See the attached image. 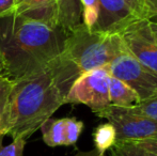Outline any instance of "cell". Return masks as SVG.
<instances>
[{
    "label": "cell",
    "mask_w": 157,
    "mask_h": 156,
    "mask_svg": "<svg viewBox=\"0 0 157 156\" xmlns=\"http://www.w3.org/2000/svg\"><path fill=\"white\" fill-rule=\"evenodd\" d=\"M95 150L99 154H106L117 142V131L111 123H103L93 131Z\"/></svg>",
    "instance_id": "cell-13"
},
{
    "label": "cell",
    "mask_w": 157,
    "mask_h": 156,
    "mask_svg": "<svg viewBox=\"0 0 157 156\" xmlns=\"http://www.w3.org/2000/svg\"><path fill=\"white\" fill-rule=\"evenodd\" d=\"M110 75L128 85L140 97V102L157 93V72L150 70L130 56L122 52L108 65Z\"/></svg>",
    "instance_id": "cell-6"
},
{
    "label": "cell",
    "mask_w": 157,
    "mask_h": 156,
    "mask_svg": "<svg viewBox=\"0 0 157 156\" xmlns=\"http://www.w3.org/2000/svg\"><path fill=\"white\" fill-rule=\"evenodd\" d=\"M40 129L43 141L48 146H65V118L48 119Z\"/></svg>",
    "instance_id": "cell-12"
},
{
    "label": "cell",
    "mask_w": 157,
    "mask_h": 156,
    "mask_svg": "<svg viewBox=\"0 0 157 156\" xmlns=\"http://www.w3.org/2000/svg\"><path fill=\"white\" fill-rule=\"evenodd\" d=\"M95 21L91 31L119 34L139 18L126 0H94Z\"/></svg>",
    "instance_id": "cell-8"
},
{
    "label": "cell",
    "mask_w": 157,
    "mask_h": 156,
    "mask_svg": "<svg viewBox=\"0 0 157 156\" xmlns=\"http://www.w3.org/2000/svg\"><path fill=\"white\" fill-rule=\"evenodd\" d=\"M14 14L52 27L60 26L57 0H15Z\"/></svg>",
    "instance_id": "cell-9"
},
{
    "label": "cell",
    "mask_w": 157,
    "mask_h": 156,
    "mask_svg": "<svg viewBox=\"0 0 157 156\" xmlns=\"http://www.w3.org/2000/svg\"><path fill=\"white\" fill-rule=\"evenodd\" d=\"M140 17L157 25V0H140Z\"/></svg>",
    "instance_id": "cell-18"
},
{
    "label": "cell",
    "mask_w": 157,
    "mask_h": 156,
    "mask_svg": "<svg viewBox=\"0 0 157 156\" xmlns=\"http://www.w3.org/2000/svg\"><path fill=\"white\" fill-rule=\"evenodd\" d=\"M125 50L141 64L157 72V41L150 23L137 19L119 33Z\"/></svg>",
    "instance_id": "cell-7"
},
{
    "label": "cell",
    "mask_w": 157,
    "mask_h": 156,
    "mask_svg": "<svg viewBox=\"0 0 157 156\" xmlns=\"http://www.w3.org/2000/svg\"><path fill=\"white\" fill-rule=\"evenodd\" d=\"M129 109L137 115L143 116L157 122V93L153 94L149 98L141 101L138 105Z\"/></svg>",
    "instance_id": "cell-15"
},
{
    "label": "cell",
    "mask_w": 157,
    "mask_h": 156,
    "mask_svg": "<svg viewBox=\"0 0 157 156\" xmlns=\"http://www.w3.org/2000/svg\"><path fill=\"white\" fill-rule=\"evenodd\" d=\"M108 156H155L132 141H117Z\"/></svg>",
    "instance_id": "cell-14"
},
{
    "label": "cell",
    "mask_w": 157,
    "mask_h": 156,
    "mask_svg": "<svg viewBox=\"0 0 157 156\" xmlns=\"http://www.w3.org/2000/svg\"><path fill=\"white\" fill-rule=\"evenodd\" d=\"M110 72L108 67H99L80 75L70 88L65 103L82 104L93 112L109 106Z\"/></svg>",
    "instance_id": "cell-4"
},
{
    "label": "cell",
    "mask_w": 157,
    "mask_h": 156,
    "mask_svg": "<svg viewBox=\"0 0 157 156\" xmlns=\"http://www.w3.org/2000/svg\"><path fill=\"white\" fill-rule=\"evenodd\" d=\"M94 113L113 125L117 131V141H137L157 138L156 121L137 115L129 108L109 105Z\"/></svg>",
    "instance_id": "cell-5"
},
{
    "label": "cell",
    "mask_w": 157,
    "mask_h": 156,
    "mask_svg": "<svg viewBox=\"0 0 157 156\" xmlns=\"http://www.w3.org/2000/svg\"><path fill=\"white\" fill-rule=\"evenodd\" d=\"M12 86L13 79H11L9 76H0V117L6 107Z\"/></svg>",
    "instance_id": "cell-19"
},
{
    "label": "cell",
    "mask_w": 157,
    "mask_h": 156,
    "mask_svg": "<svg viewBox=\"0 0 157 156\" xmlns=\"http://www.w3.org/2000/svg\"><path fill=\"white\" fill-rule=\"evenodd\" d=\"M67 32L13 14L0 18V57L11 79L50 70L64 48Z\"/></svg>",
    "instance_id": "cell-1"
},
{
    "label": "cell",
    "mask_w": 157,
    "mask_h": 156,
    "mask_svg": "<svg viewBox=\"0 0 157 156\" xmlns=\"http://www.w3.org/2000/svg\"><path fill=\"white\" fill-rule=\"evenodd\" d=\"M124 51L119 34L90 31L81 23L67 33L62 54L50 70L66 97L70 88L79 76L108 67Z\"/></svg>",
    "instance_id": "cell-3"
},
{
    "label": "cell",
    "mask_w": 157,
    "mask_h": 156,
    "mask_svg": "<svg viewBox=\"0 0 157 156\" xmlns=\"http://www.w3.org/2000/svg\"><path fill=\"white\" fill-rule=\"evenodd\" d=\"M74 156H108V155L107 154H99L95 149H93V150L88 151V152H78Z\"/></svg>",
    "instance_id": "cell-23"
},
{
    "label": "cell",
    "mask_w": 157,
    "mask_h": 156,
    "mask_svg": "<svg viewBox=\"0 0 157 156\" xmlns=\"http://www.w3.org/2000/svg\"><path fill=\"white\" fill-rule=\"evenodd\" d=\"M0 76H8L6 70V67H4L3 61H2L1 57H0Z\"/></svg>",
    "instance_id": "cell-24"
},
{
    "label": "cell",
    "mask_w": 157,
    "mask_h": 156,
    "mask_svg": "<svg viewBox=\"0 0 157 156\" xmlns=\"http://www.w3.org/2000/svg\"><path fill=\"white\" fill-rule=\"evenodd\" d=\"M59 25L70 32L81 24V0H57Z\"/></svg>",
    "instance_id": "cell-11"
},
{
    "label": "cell",
    "mask_w": 157,
    "mask_h": 156,
    "mask_svg": "<svg viewBox=\"0 0 157 156\" xmlns=\"http://www.w3.org/2000/svg\"><path fill=\"white\" fill-rule=\"evenodd\" d=\"M136 143L137 146H141L142 149L147 150L151 154L157 156V138H150V139L137 140V141H132Z\"/></svg>",
    "instance_id": "cell-20"
},
{
    "label": "cell",
    "mask_w": 157,
    "mask_h": 156,
    "mask_svg": "<svg viewBox=\"0 0 157 156\" xmlns=\"http://www.w3.org/2000/svg\"><path fill=\"white\" fill-rule=\"evenodd\" d=\"M150 28H151V31L153 33L154 38L157 41V25L156 24H150Z\"/></svg>",
    "instance_id": "cell-25"
},
{
    "label": "cell",
    "mask_w": 157,
    "mask_h": 156,
    "mask_svg": "<svg viewBox=\"0 0 157 156\" xmlns=\"http://www.w3.org/2000/svg\"><path fill=\"white\" fill-rule=\"evenodd\" d=\"M83 129V122L76 118H65V146H74Z\"/></svg>",
    "instance_id": "cell-16"
},
{
    "label": "cell",
    "mask_w": 157,
    "mask_h": 156,
    "mask_svg": "<svg viewBox=\"0 0 157 156\" xmlns=\"http://www.w3.org/2000/svg\"><path fill=\"white\" fill-rule=\"evenodd\" d=\"M109 102L111 106L132 108L140 103V97L128 85L111 76L109 81Z\"/></svg>",
    "instance_id": "cell-10"
},
{
    "label": "cell",
    "mask_w": 157,
    "mask_h": 156,
    "mask_svg": "<svg viewBox=\"0 0 157 156\" xmlns=\"http://www.w3.org/2000/svg\"><path fill=\"white\" fill-rule=\"evenodd\" d=\"M126 1L132 6V10L136 12V14L139 16V18H141L140 17V0H126Z\"/></svg>",
    "instance_id": "cell-22"
},
{
    "label": "cell",
    "mask_w": 157,
    "mask_h": 156,
    "mask_svg": "<svg viewBox=\"0 0 157 156\" xmlns=\"http://www.w3.org/2000/svg\"><path fill=\"white\" fill-rule=\"evenodd\" d=\"M4 135L0 134V156H23L24 149L27 143L25 139H16L9 146H4L2 143Z\"/></svg>",
    "instance_id": "cell-17"
},
{
    "label": "cell",
    "mask_w": 157,
    "mask_h": 156,
    "mask_svg": "<svg viewBox=\"0 0 157 156\" xmlns=\"http://www.w3.org/2000/svg\"><path fill=\"white\" fill-rule=\"evenodd\" d=\"M64 104L65 94L52 70L13 80L0 134L27 140Z\"/></svg>",
    "instance_id": "cell-2"
},
{
    "label": "cell",
    "mask_w": 157,
    "mask_h": 156,
    "mask_svg": "<svg viewBox=\"0 0 157 156\" xmlns=\"http://www.w3.org/2000/svg\"><path fill=\"white\" fill-rule=\"evenodd\" d=\"M15 13V0H0V18L11 16Z\"/></svg>",
    "instance_id": "cell-21"
}]
</instances>
